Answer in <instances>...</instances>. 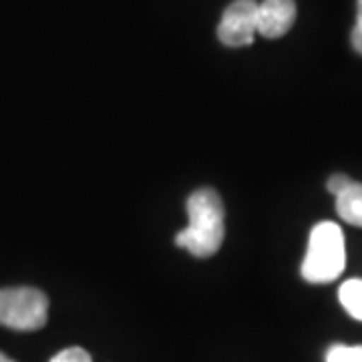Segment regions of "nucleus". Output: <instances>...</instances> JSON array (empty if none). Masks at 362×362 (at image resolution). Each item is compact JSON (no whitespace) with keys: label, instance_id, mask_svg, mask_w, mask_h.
I'll use <instances>...</instances> for the list:
<instances>
[{"label":"nucleus","instance_id":"obj_8","mask_svg":"<svg viewBox=\"0 0 362 362\" xmlns=\"http://www.w3.org/2000/svg\"><path fill=\"white\" fill-rule=\"evenodd\" d=\"M326 362H362V346L334 344L326 352Z\"/></svg>","mask_w":362,"mask_h":362},{"label":"nucleus","instance_id":"obj_10","mask_svg":"<svg viewBox=\"0 0 362 362\" xmlns=\"http://www.w3.org/2000/svg\"><path fill=\"white\" fill-rule=\"evenodd\" d=\"M350 40H352L354 51L362 54V0H358V4H356V25L352 28Z\"/></svg>","mask_w":362,"mask_h":362},{"label":"nucleus","instance_id":"obj_1","mask_svg":"<svg viewBox=\"0 0 362 362\" xmlns=\"http://www.w3.org/2000/svg\"><path fill=\"white\" fill-rule=\"evenodd\" d=\"M189 223L175 235V244L195 258L214 256L223 244L226 209L214 189H197L187 199Z\"/></svg>","mask_w":362,"mask_h":362},{"label":"nucleus","instance_id":"obj_4","mask_svg":"<svg viewBox=\"0 0 362 362\" xmlns=\"http://www.w3.org/2000/svg\"><path fill=\"white\" fill-rule=\"evenodd\" d=\"M258 33V2L233 0L218 26V37L226 47H247Z\"/></svg>","mask_w":362,"mask_h":362},{"label":"nucleus","instance_id":"obj_9","mask_svg":"<svg viewBox=\"0 0 362 362\" xmlns=\"http://www.w3.org/2000/svg\"><path fill=\"white\" fill-rule=\"evenodd\" d=\"M51 362H90V354L87 350L73 346V349H65L59 354H54Z\"/></svg>","mask_w":362,"mask_h":362},{"label":"nucleus","instance_id":"obj_7","mask_svg":"<svg viewBox=\"0 0 362 362\" xmlns=\"http://www.w3.org/2000/svg\"><path fill=\"white\" fill-rule=\"evenodd\" d=\"M338 298L342 308L349 312L352 318L362 320V280L354 278L340 286L338 290Z\"/></svg>","mask_w":362,"mask_h":362},{"label":"nucleus","instance_id":"obj_6","mask_svg":"<svg viewBox=\"0 0 362 362\" xmlns=\"http://www.w3.org/2000/svg\"><path fill=\"white\" fill-rule=\"evenodd\" d=\"M334 197H337L338 216L350 226L362 228V183L350 181Z\"/></svg>","mask_w":362,"mask_h":362},{"label":"nucleus","instance_id":"obj_3","mask_svg":"<svg viewBox=\"0 0 362 362\" xmlns=\"http://www.w3.org/2000/svg\"><path fill=\"white\" fill-rule=\"evenodd\" d=\"M49 298L37 288L0 290V326L18 332H33L47 324Z\"/></svg>","mask_w":362,"mask_h":362},{"label":"nucleus","instance_id":"obj_2","mask_svg":"<svg viewBox=\"0 0 362 362\" xmlns=\"http://www.w3.org/2000/svg\"><path fill=\"white\" fill-rule=\"evenodd\" d=\"M344 233L334 221H320L310 232L308 250L302 262V278L310 284H328L344 272Z\"/></svg>","mask_w":362,"mask_h":362},{"label":"nucleus","instance_id":"obj_5","mask_svg":"<svg viewBox=\"0 0 362 362\" xmlns=\"http://www.w3.org/2000/svg\"><path fill=\"white\" fill-rule=\"evenodd\" d=\"M296 21L294 0H264L258 4V35L266 39H280Z\"/></svg>","mask_w":362,"mask_h":362},{"label":"nucleus","instance_id":"obj_12","mask_svg":"<svg viewBox=\"0 0 362 362\" xmlns=\"http://www.w3.org/2000/svg\"><path fill=\"white\" fill-rule=\"evenodd\" d=\"M0 362H14V361H11V358H8V356H4V354H0Z\"/></svg>","mask_w":362,"mask_h":362},{"label":"nucleus","instance_id":"obj_11","mask_svg":"<svg viewBox=\"0 0 362 362\" xmlns=\"http://www.w3.org/2000/svg\"><path fill=\"white\" fill-rule=\"evenodd\" d=\"M349 175H342V173H337V175H332L330 180H328V192L332 195H338L346 185L350 183Z\"/></svg>","mask_w":362,"mask_h":362}]
</instances>
